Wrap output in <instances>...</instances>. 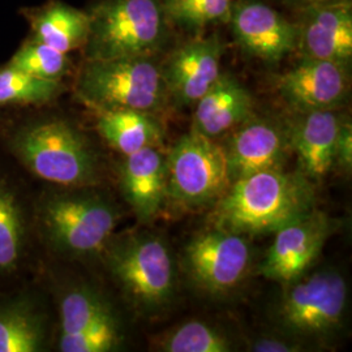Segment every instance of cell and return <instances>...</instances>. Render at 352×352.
Returning a JSON list of instances; mask_svg holds the SVG:
<instances>
[{"label": "cell", "instance_id": "cell-1", "mask_svg": "<svg viewBox=\"0 0 352 352\" xmlns=\"http://www.w3.org/2000/svg\"><path fill=\"white\" fill-rule=\"evenodd\" d=\"M54 104L0 113V149L42 184L103 186L104 164L87 132Z\"/></svg>", "mask_w": 352, "mask_h": 352}, {"label": "cell", "instance_id": "cell-2", "mask_svg": "<svg viewBox=\"0 0 352 352\" xmlns=\"http://www.w3.org/2000/svg\"><path fill=\"white\" fill-rule=\"evenodd\" d=\"M122 212L103 186L42 184L33 197V227L41 260L97 264L116 234Z\"/></svg>", "mask_w": 352, "mask_h": 352}, {"label": "cell", "instance_id": "cell-3", "mask_svg": "<svg viewBox=\"0 0 352 352\" xmlns=\"http://www.w3.org/2000/svg\"><path fill=\"white\" fill-rule=\"evenodd\" d=\"M316 209L315 184L300 171L252 174L230 184L214 204V227L239 235L276 232Z\"/></svg>", "mask_w": 352, "mask_h": 352}, {"label": "cell", "instance_id": "cell-4", "mask_svg": "<svg viewBox=\"0 0 352 352\" xmlns=\"http://www.w3.org/2000/svg\"><path fill=\"white\" fill-rule=\"evenodd\" d=\"M97 264L136 312L151 315L175 294L174 256L161 236L146 232L113 235Z\"/></svg>", "mask_w": 352, "mask_h": 352}, {"label": "cell", "instance_id": "cell-5", "mask_svg": "<svg viewBox=\"0 0 352 352\" xmlns=\"http://www.w3.org/2000/svg\"><path fill=\"white\" fill-rule=\"evenodd\" d=\"M72 89L76 100L93 113L128 109L158 113L170 101L161 64L149 55L82 59Z\"/></svg>", "mask_w": 352, "mask_h": 352}, {"label": "cell", "instance_id": "cell-6", "mask_svg": "<svg viewBox=\"0 0 352 352\" xmlns=\"http://www.w3.org/2000/svg\"><path fill=\"white\" fill-rule=\"evenodd\" d=\"M89 33L82 58L89 60L153 56L168 37L161 0H91L85 10Z\"/></svg>", "mask_w": 352, "mask_h": 352}, {"label": "cell", "instance_id": "cell-7", "mask_svg": "<svg viewBox=\"0 0 352 352\" xmlns=\"http://www.w3.org/2000/svg\"><path fill=\"white\" fill-rule=\"evenodd\" d=\"M34 190L0 160V289L36 277L41 256L33 227Z\"/></svg>", "mask_w": 352, "mask_h": 352}, {"label": "cell", "instance_id": "cell-8", "mask_svg": "<svg viewBox=\"0 0 352 352\" xmlns=\"http://www.w3.org/2000/svg\"><path fill=\"white\" fill-rule=\"evenodd\" d=\"M167 200L187 209L218 201L230 187L223 146L190 129L166 155Z\"/></svg>", "mask_w": 352, "mask_h": 352}, {"label": "cell", "instance_id": "cell-9", "mask_svg": "<svg viewBox=\"0 0 352 352\" xmlns=\"http://www.w3.org/2000/svg\"><path fill=\"white\" fill-rule=\"evenodd\" d=\"M278 305L279 327L287 334L320 338L340 327L347 307V283L333 270L298 278Z\"/></svg>", "mask_w": 352, "mask_h": 352}, {"label": "cell", "instance_id": "cell-10", "mask_svg": "<svg viewBox=\"0 0 352 352\" xmlns=\"http://www.w3.org/2000/svg\"><path fill=\"white\" fill-rule=\"evenodd\" d=\"M58 320L41 278L0 289V352H46L55 347Z\"/></svg>", "mask_w": 352, "mask_h": 352}, {"label": "cell", "instance_id": "cell-11", "mask_svg": "<svg viewBox=\"0 0 352 352\" xmlns=\"http://www.w3.org/2000/svg\"><path fill=\"white\" fill-rule=\"evenodd\" d=\"M251 247L244 235L214 227L189 241L184 267L199 289L222 295L239 286L251 266Z\"/></svg>", "mask_w": 352, "mask_h": 352}, {"label": "cell", "instance_id": "cell-12", "mask_svg": "<svg viewBox=\"0 0 352 352\" xmlns=\"http://www.w3.org/2000/svg\"><path fill=\"white\" fill-rule=\"evenodd\" d=\"M333 225L327 214L314 209L279 228L260 265V274L286 285L302 277L334 231Z\"/></svg>", "mask_w": 352, "mask_h": 352}, {"label": "cell", "instance_id": "cell-13", "mask_svg": "<svg viewBox=\"0 0 352 352\" xmlns=\"http://www.w3.org/2000/svg\"><path fill=\"white\" fill-rule=\"evenodd\" d=\"M227 24L241 51L267 63L298 47V24L261 0H235Z\"/></svg>", "mask_w": 352, "mask_h": 352}, {"label": "cell", "instance_id": "cell-14", "mask_svg": "<svg viewBox=\"0 0 352 352\" xmlns=\"http://www.w3.org/2000/svg\"><path fill=\"white\" fill-rule=\"evenodd\" d=\"M349 65L305 58L278 78L280 98L295 113L337 110L350 93Z\"/></svg>", "mask_w": 352, "mask_h": 352}, {"label": "cell", "instance_id": "cell-15", "mask_svg": "<svg viewBox=\"0 0 352 352\" xmlns=\"http://www.w3.org/2000/svg\"><path fill=\"white\" fill-rule=\"evenodd\" d=\"M223 51L217 34L177 47L161 65L168 98L179 107L195 106L222 75Z\"/></svg>", "mask_w": 352, "mask_h": 352}, {"label": "cell", "instance_id": "cell-16", "mask_svg": "<svg viewBox=\"0 0 352 352\" xmlns=\"http://www.w3.org/2000/svg\"><path fill=\"white\" fill-rule=\"evenodd\" d=\"M289 149L287 128L273 119L252 115L230 132L223 146L230 182L282 168Z\"/></svg>", "mask_w": 352, "mask_h": 352}, {"label": "cell", "instance_id": "cell-17", "mask_svg": "<svg viewBox=\"0 0 352 352\" xmlns=\"http://www.w3.org/2000/svg\"><path fill=\"white\" fill-rule=\"evenodd\" d=\"M38 277L50 292L58 320V336L76 334L101 321L119 317L113 300L103 289L85 279H65L39 263Z\"/></svg>", "mask_w": 352, "mask_h": 352}, {"label": "cell", "instance_id": "cell-18", "mask_svg": "<svg viewBox=\"0 0 352 352\" xmlns=\"http://www.w3.org/2000/svg\"><path fill=\"white\" fill-rule=\"evenodd\" d=\"M298 47L302 56L349 65L352 60L351 0L302 8Z\"/></svg>", "mask_w": 352, "mask_h": 352}, {"label": "cell", "instance_id": "cell-19", "mask_svg": "<svg viewBox=\"0 0 352 352\" xmlns=\"http://www.w3.org/2000/svg\"><path fill=\"white\" fill-rule=\"evenodd\" d=\"M118 184L136 218L149 223L167 201L166 155L158 148L123 155L118 166Z\"/></svg>", "mask_w": 352, "mask_h": 352}, {"label": "cell", "instance_id": "cell-20", "mask_svg": "<svg viewBox=\"0 0 352 352\" xmlns=\"http://www.w3.org/2000/svg\"><path fill=\"white\" fill-rule=\"evenodd\" d=\"M344 118L337 110L296 113L287 126L289 149L296 153L299 171L320 182L336 162V144Z\"/></svg>", "mask_w": 352, "mask_h": 352}, {"label": "cell", "instance_id": "cell-21", "mask_svg": "<svg viewBox=\"0 0 352 352\" xmlns=\"http://www.w3.org/2000/svg\"><path fill=\"white\" fill-rule=\"evenodd\" d=\"M253 115V98L235 76L222 74L195 103L192 129L209 139L230 133Z\"/></svg>", "mask_w": 352, "mask_h": 352}, {"label": "cell", "instance_id": "cell-22", "mask_svg": "<svg viewBox=\"0 0 352 352\" xmlns=\"http://www.w3.org/2000/svg\"><path fill=\"white\" fill-rule=\"evenodd\" d=\"M19 13L29 26V36L55 50L71 54L81 50L87 42L88 13L63 0H46L23 7Z\"/></svg>", "mask_w": 352, "mask_h": 352}, {"label": "cell", "instance_id": "cell-23", "mask_svg": "<svg viewBox=\"0 0 352 352\" xmlns=\"http://www.w3.org/2000/svg\"><path fill=\"white\" fill-rule=\"evenodd\" d=\"M96 113V129L113 151L122 155L145 148H160L164 129L155 113L140 110H107Z\"/></svg>", "mask_w": 352, "mask_h": 352}, {"label": "cell", "instance_id": "cell-24", "mask_svg": "<svg viewBox=\"0 0 352 352\" xmlns=\"http://www.w3.org/2000/svg\"><path fill=\"white\" fill-rule=\"evenodd\" d=\"M67 90L64 81L29 75L8 63L0 65V109H26L55 104Z\"/></svg>", "mask_w": 352, "mask_h": 352}, {"label": "cell", "instance_id": "cell-25", "mask_svg": "<svg viewBox=\"0 0 352 352\" xmlns=\"http://www.w3.org/2000/svg\"><path fill=\"white\" fill-rule=\"evenodd\" d=\"M7 63L29 75L55 81H64L74 69L69 54L55 50L30 36L21 42Z\"/></svg>", "mask_w": 352, "mask_h": 352}, {"label": "cell", "instance_id": "cell-26", "mask_svg": "<svg viewBox=\"0 0 352 352\" xmlns=\"http://www.w3.org/2000/svg\"><path fill=\"white\" fill-rule=\"evenodd\" d=\"M235 0H161L168 23L187 32L226 24Z\"/></svg>", "mask_w": 352, "mask_h": 352}, {"label": "cell", "instance_id": "cell-27", "mask_svg": "<svg viewBox=\"0 0 352 352\" xmlns=\"http://www.w3.org/2000/svg\"><path fill=\"white\" fill-rule=\"evenodd\" d=\"M164 352H230L234 344L221 330L202 322L188 321L164 334L158 342Z\"/></svg>", "mask_w": 352, "mask_h": 352}, {"label": "cell", "instance_id": "cell-28", "mask_svg": "<svg viewBox=\"0 0 352 352\" xmlns=\"http://www.w3.org/2000/svg\"><path fill=\"white\" fill-rule=\"evenodd\" d=\"M124 343L120 317L109 318L76 334L56 337L55 347L60 352H113Z\"/></svg>", "mask_w": 352, "mask_h": 352}, {"label": "cell", "instance_id": "cell-29", "mask_svg": "<svg viewBox=\"0 0 352 352\" xmlns=\"http://www.w3.org/2000/svg\"><path fill=\"white\" fill-rule=\"evenodd\" d=\"M344 171H351L352 168V126L350 122L343 120L340 128L338 139L336 144V162Z\"/></svg>", "mask_w": 352, "mask_h": 352}, {"label": "cell", "instance_id": "cell-30", "mask_svg": "<svg viewBox=\"0 0 352 352\" xmlns=\"http://www.w3.org/2000/svg\"><path fill=\"white\" fill-rule=\"evenodd\" d=\"M251 351L254 352H298L304 349L300 343L283 337H261L251 344Z\"/></svg>", "mask_w": 352, "mask_h": 352}, {"label": "cell", "instance_id": "cell-31", "mask_svg": "<svg viewBox=\"0 0 352 352\" xmlns=\"http://www.w3.org/2000/svg\"><path fill=\"white\" fill-rule=\"evenodd\" d=\"M291 4L296 6V7H308V6H314V4H322V3H331V1H340V0H286Z\"/></svg>", "mask_w": 352, "mask_h": 352}, {"label": "cell", "instance_id": "cell-32", "mask_svg": "<svg viewBox=\"0 0 352 352\" xmlns=\"http://www.w3.org/2000/svg\"><path fill=\"white\" fill-rule=\"evenodd\" d=\"M0 113H1V109H0Z\"/></svg>", "mask_w": 352, "mask_h": 352}]
</instances>
